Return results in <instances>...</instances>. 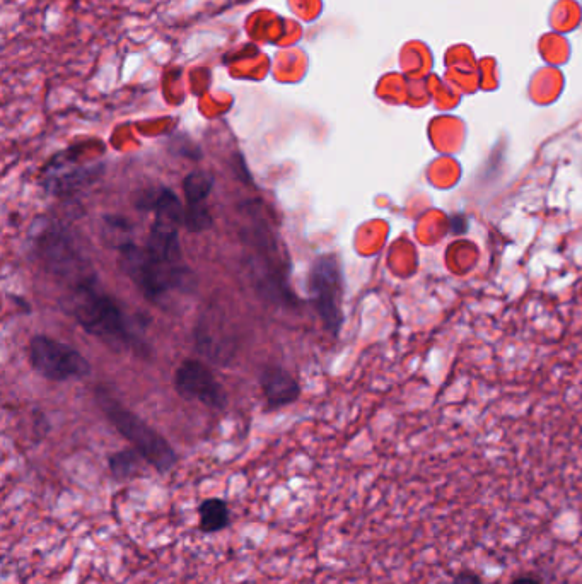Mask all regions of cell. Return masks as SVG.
Listing matches in <instances>:
<instances>
[{
	"label": "cell",
	"mask_w": 582,
	"mask_h": 584,
	"mask_svg": "<svg viewBox=\"0 0 582 584\" xmlns=\"http://www.w3.org/2000/svg\"><path fill=\"white\" fill-rule=\"evenodd\" d=\"M70 313L89 335L110 345L111 349H122L142 354L147 345L140 340L132 328L127 315L115 299L98 291L96 282L72 289Z\"/></svg>",
	"instance_id": "6da1fadb"
},
{
	"label": "cell",
	"mask_w": 582,
	"mask_h": 584,
	"mask_svg": "<svg viewBox=\"0 0 582 584\" xmlns=\"http://www.w3.org/2000/svg\"><path fill=\"white\" fill-rule=\"evenodd\" d=\"M120 265L142 294L154 303L163 304L173 292H192L195 286L187 263L159 257L149 252L146 246L123 243L120 246Z\"/></svg>",
	"instance_id": "7a4b0ae2"
},
{
	"label": "cell",
	"mask_w": 582,
	"mask_h": 584,
	"mask_svg": "<svg viewBox=\"0 0 582 584\" xmlns=\"http://www.w3.org/2000/svg\"><path fill=\"white\" fill-rule=\"evenodd\" d=\"M41 265L50 274L70 282L72 289L96 282V275L84 253L79 250L67 229L57 222H43L33 234Z\"/></svg>",
	"instance_id": "3957f363"
},
{
	"label": "cell",
	"mask_w": 582,
	"mask_h": 584,
	"mask_svg": "<svg viewBox=\"0 0 582 584\" xmlns=\"http://www.w3.org/2000/svg\"><path fill=\"white\" fill-rule=\"evenodd\" d=\"M96 398L108 421L115 426L123 438L132 443L134 450L139 451L140 456L149 465L161 474L175 467L178 456L171 448V444L156 429H152L147 422L140 419L139 415L123 407L122 403L118 402L117 398L111 397L106 390H99Z\"/></svg>",
	"instance_id": "277c9868"
},
{
	"label": "cell",
	"mask_w": 582,
	"mask_h": 584,
	"mask_svg": "<svg viewBox=\"0 0 582 584\" xmlns=\"http://www.w3.org/2000/svg\"><path fill=\"white\" fill-rule=\"evenodd\" d=\"M28 354L36 373L50 381L82 380L91 373V364L81 352L45 335L31 339Z\"/></svg>",
	"instance_id": "5b68a950"
},
{
	"label": "cell",
	"mask_w": 582,
	"mask_h": 584,
	"mask_svg": "<svg viewBox=\"0 0 582 584\" xmlns=\"http://www.w3.org/2000/svg\"><path fill=\"white\" fill-rule=\"evenodd\" d=\"M308 291L316 313L325 323L326 330L337 335L342 325V272L337 258L323 255L309 272Z\"/></svg>",
	"instance_id": "8992f818"
},
{
	"label": "cell",
	"mask_w": 582,
	"mask_h": 584,
	"mask_svg": "<svg viewBox=\"0 0 582 584\" xmlns=\"http://www.w3.org/2000/svg\"><path fill=\"white\" fill-rule=\"evenodd\" d=\"M176 392L185 400H197L210 409H224L227 393L210 369L198 361L188 359L176 369Z\"/></svg>",
	"instance_id": "52a82bcc"
},
{
	"label": "cell",
	"mask_w": 582,
	"mask_h": 584,
	"mask_svg": "<svg viewBox=\"0 0 582 584\" xmlns=\"http://www.w3.org/2000/svg\"><path fill=\"white\" fill-rule=\"evenodd\" d=\"M214 187V178L207 171H193L183 182V192L187 199L185 209V228L193 233H200L212 224L207 199Z\"/></svg>",
	"instance_id": "ba28073f"
},
{
	"label": "cell",
	"mask_w": 582,
	"mask_h": 584,
	"mask_svg": "<svg viewBox=\"0 0 582 584\" xmlns=\"http://www.w3.org/2000/svg\"><path fill=\"white\" fill-rule=\"evenodd\" d=\"M96 173H98L96 166L74 168L69 163V158L60 154L53 159L52 166L45 168V175H47L45 182L55 193H70L79 190L86 183L93 182Z\"/></svg>",
	"instance_id": "9c48e42d"
},
{
	"label": "cell",
	"mask_w": 582,
	"mask_h": 584,
	"mask_svg": "<svg viewBox=\"0 0 582 584\" xmlns=\"http://www.w3.org/2000/svg\"><path fill=\"white\" fill-rule=\"evenodd\" d=\"M262 392L272 409H279L284 405L296 402L301 395V388L297 381L282 368H267L260 376Z\"/></svg>",
	"instance_id": "30bf717a"
},
{
	"label": "cell",
	"mask_w": 582,
	"mask_h": 584,
	"mask_svg": "<svg viewBox=\"0 0 582 584\" xmlns=\"http://www.w3.org/2000/svg\"><path fill=\"white\" fill-rule=\"evenodd\" d=\"M198 518L202 532H221L229 525V508L222 499H207L198 508Z\"/></svg>",
	"instance_id": "8fae6325"
},
{
	"label": "cell",
	"mask_w": 582,
	"mask_h": 584,
	"mask_svg": "<svg viewBox=\"0 0 582 584\" xmlns=\"http://www.w3.org/2000/svg\"><path fill=\"white\" fill-rule=\"evenodd\" d=\"M140 460H144L137 450L120 451L110 458V468L117 479H127L135 474Z\"/></svg>",
	"instance_id": "7c38bea8"
},
{
	"label": "cell",
	"mask_w": 582,
	"mask_h": 584,
	"mask_svg": "<svg viewBox=\"0 0 582 584\" xmlns=\"http://www.w3.org/2000/svg\"><path fill=\"white\" fill-rule=\"evenodd\" d=\"M449 584H485L484 579L480 574L475 573V571H461V573L454 576L453 581Z\"/></svg>",
	"instance_id": "4fadbf2b"
},
{
	"label": "cell",
	"mask_w": 582,
	"mask_h": 584,
	"mask_svg": "<svg viewBox=\"0 0 582 584\" xmlns=\"http://www.w3.org/2000/svg\"><path fill=\"white\" fill-rule=\"evenodd\" d=\"M511 584H543L540 579L535 578V576H519V578L511 581Z\"/></svg>",
	"instance_id": "5bb4252c"
}]
</instances>
